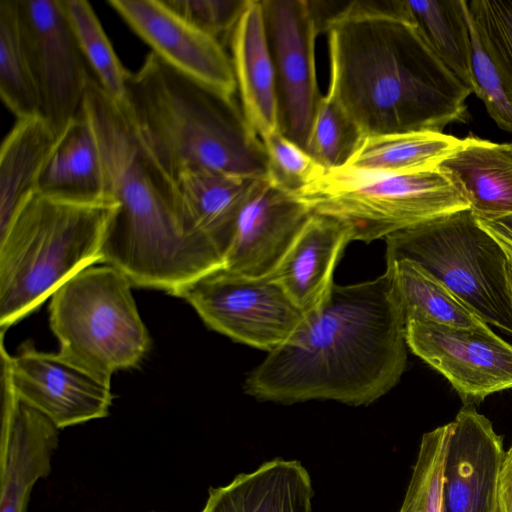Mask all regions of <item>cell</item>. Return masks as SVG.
I'll use <instances>...</instances> for the list:
<instances>
[{
    "mask_svg": "<svg viewBox=\"0 0 512 512\" xmlns=\"http://www.w3.org/2000/svg\"><path fill=\"white\" fill-rule=\"evenodd\" d=\"M313 495L306 468L276 458L227 485L210 487L200 512H311Z\"/></svg>",
    "mask_w": 512,
    "mask_h": 512,
    "instance_id": "19",
    "label": "cell"
},
{
    "mask_svg": "<svg viewBox=\"0 0 512 512\" xmlns=\"http://www.w3.org/2000/svg\"><path fill=\"white\" fill-rule=\"evenodd\" d=\"M274 68L278 129L306 150L320 94L315 62L321 27L308 0H261Z\"/></svg>",
    "mask_w": 512,
    "mask_h": 512,
    "instance_id": "10",
    "label": "cell"
},
{
    "mask_svg": "<svg viewBox=\"0 0 512 512\" xmlns=\"http://www.w3.org/2000/svg\"><path fill=\"white\" fill-rule=\"evenodd\" d=\"M451 422L423 434L399 512H442V488Z\"/></svg>",
    "mask_w": 512,
    "mask_h": 512,
    "instance_id": "31",
    "label": "cell"
},
{
    "mask_svg": "<svg viewBox=\"0 0 512 512\" xmlns=\"http://www.w3.org/2000/svg\"><path fill=\"white\" fill-rule=\"evenodd\" d=\"M300 198L314 213L345 224L352 241L366 243L470 208L463 191L440 167L407 174L327 171Z\"/></svg>",
    "mask_w": 512,
    "mask_h": 512,
    "instance_id": "8",
    "label": "cell"
},
{
    "mask_svg": "<svg viewBox=\"0 0 512 512\" xmlns=\"http://www.w3.org/2000/svg\"><path fill=\"white\" fill-rule=\"evenodd\" d=\"M476 220L480 227L498 243L507 259L512 261V213L489 219L476 218Z\"/></svg>",
    "mask_w": 512,
    "mask_h": 512,
    "instance_id": "36",
    "label": "cell"
},
{
    "mask_svg": "<svg viewBox=\"0 0 512 512\" xmlns=\"http://www.w3.org/2000/svg\"><path fill=\"white\" fill-rule=\"evenodd\" d=\"M313 214L299 197L256 179L238 215L223 268L249 278L272 275Z\"/></svg>",
    "mask_w": 512,
    "mask_h": 512,
    "instance_id": "15",
    "label": "cell"
},
{
    "mask_svg": "<svg viewBox=\"0 0 512 512\" xmlns=\"http://www.w3.org/2000/svg\"><path fill=\"white\" fill-rule=\"evenodd\" d=\"M405 319L386 272L333 285L299 329L246 378L261 401L334 400L368 405L400 380L407 362Z\"/></svg>",
    "mask_w": 512,
    "mask_h": 512,
    "instance_id": "3",
    "label": "cell"
},
{
    "mask_svg": "<svg viewBox=\"0 0 512 512\" xmlns=\"http://www.w3.org/2000/svg\"><path fill=\"white\" fill-rule=\"evenodd\" d=\"M37 192L79 203L111 199L96 140L81 109L57 137L40 174Z\"/></svg>",
    "mask_w": 512,
    "mask_h": 512,
    "instance_id": "22",
    "label": "cell"
},
{
    "mask_svg": "<svg viewBox=\"0 0 512 512\" xmlns=\"http://www.w3.org/2000/svg\"><path fill=\"white\" fill-rule=\"evenodd\" d=\"M141 140L175 181L189 168L266 176L261 138L235 95L206 86L150 52L128 72L123 102Z\"/></svg>",
    "mask_w": 512,
    "mask_h": 512,
    "instance_id": "4",
    "label": "cell"
},
{
    "mask_svg": "<svg viewBox=\"0 0 512 512\" xmlns=\"http://www.w3.org/2000/svg\"><path fill=\"white\" fill-rule=\"evenodd\" d=\"M463 191L476 218H496L512 213V146L474 136L439 166Z\"/></svg>",
    "mask_w": 512,
    "mask_h": 512,
    "instance_id": "21",
    "label": "cell"
},
{
    "mask_svg": "<svg viewBox=\"0 0 512 512\" xmlns=\"http://www.w3.org/2000/svg\"><path fill=\"white\" fill-rule=\"evenodd\" d=\"M251 0H164L166 5L190 24L214 37L223 46Z\"/></svg>",
    "mask_w": 512,
    "mask_h": 512,
    "instance_id": "35",
    "label": "cell"
},
{
    "mask_svg": "<svg viewBox=\"0 0 512 512\" xmlns=\"http://www.w3.org/2000/svg\"><path fill=\"white\" fill-rule=\"evenodd\" d=\"M112 199L79 203L31 195L0 233V329L38 309L68 279L100 263Z\"/></svg>",
    "mask_w": 512,
    "mask_h": 512,
    "instance_id": "5",
    "label": "cell"
},
{
    "mask_svg": "<svg viewBox=\"0 0 512 512\" xmlns=\"http://www.w3.org/2000/svg\"><path fill=\"white\" fill-rule=\"evenodd\" d=\"M405 323L410 320L489 331L491 328L442 282L415 262H386Z\"/></svg>",
    "mask_w": 512,
    "mask_h": 512,
    "instance_id": "26",
    "label": "cell"
},
{
    "mask_svg": "<svg viewBox=\"0 0 512 512\" xmlns=\"http://www.w3.org/2000/svg\"><path fill=\"white\" fill-rule=\"evenodd\" d=\"M327 95L364 136L443 132L467 116L472 90L433 53L404 0H355L326 21Z\"/></svg>",
    "mask_w": 512,
    "mask_h": 512,
    "instance_id": "2",
    "label": "cell"
},
{
    "mask_svg": "<svg viewBox=\"0 0 512 512\" xmlns=\"http://www.w3.org/2000/svg\"><path fill=\"white\" fill-rule=\"evenodd\" d=\"M465 12L470 35L472 92L482 100L499 128L512 133V93L480 40L466 0Z\"/></svg>",
    "mask_w": 512,
    "mask_h": 512,
    "instance_id": "33",
    "label": "cell"
},
{
    "mask_svg": "<svg viewBox=\"0 0 512 512\" xmlns=\"http://www.w3.org/2000/svg\"><path fill=\"white\" fill-rule=\"evenodd\" d=\"M57 134L41 115L17 119L0 149V233L27 199L37 192Z\"/></svg>",
    "mask_w": 512,
    "mask_h": 512,
    "instance_id": "24",
    "label": "cell"
},
{
    "mask_svg": "<svg viewBox=\"0 0 512 512\" xmlns=\"http://www.w3.org/2000/svg\"><path fill=\"white\" fill-rule=\"evenodd\" d=\"M0 512H27L35 483L51 472L59 429L21 401L1 361Z\"/></svg>",
    "mask_w": 512,
    "mask_h": 512,
    "instance_id": "16",
    "label": "cell"
},
{
    "mask_svg": "<svg viewBox=\"0 0 512 512\" xmlns=\"http://www.w3.org/2000/svg\"><path fill=\"white\" fill-rule=\"evenodd\" d=\"M131 287L116 268L94 264L50 297L49 323L58 354L109 385L116 372L136 367L150 349Z\"/></svg>",
    "mask_w": 512,
    "mask_h": 512,
    "instance_id": "6",
    "label": "cell"
},
{
    "mask_svg": "<svg viewBox=\"0 0 512 512\" xmlns=\"http://www.w3.org/2000/svg\"><path fill=\"white\" fill-rule=\"evenodd\" d=\"M506 270H507V280H508L509 290H510V294L512 297V261L511 260L507 259Z\"/></svg>",
    "mask_w": 512,
    "mask_h": 512,
    "instance_id": "38",
    "label": "cell"
},
{
    "mask_svg": "<svg viewBox=\"0 0 512 512\" xmlns=\"http://www.w3.org/2000/svg\"><path fill=\"white\" fill-rule=\"evenodd\" d=\"M385 241L386 262H415L485 323L512 335L507 257L470 208L400 230Z\"/></svg>",
    "mask_w": 512,
    "mask_h": 512,
    "instance_id": "7",
    "label": "cell"
},
{
    "mask_svg": "<svg viewBox=\"0 0 512 512\" xmlns=\"http://www.w3.org/2000/svg\"><path fill=\"white\" fill-rule=\"evenodd\" d=\"M442 488V512H500L498 477L503 438L491 421L465 405L451 422Z\"/></svg>",
    "mask_w": 512,
    "mask_h": 512,
    "instance_id": "17",
    "label": "cell"
},
{
    "mask_svg": "<svg viewBox=\"0 0 512 512\" xmlns=\"http://www.w3.org/2000/svg\"><path fill=\"white\" fill-rule=\"evenodd\" d=\"M462 143L443 132L418 131L364 136L343 170L407 174L437 168Z\"/></svg>",
    "mask_w": 512,
    "mask_h": 512,
    "instance_id": "25",
    "label": "cell"
},
{
    "mask_svg": "<svg viewBox=\"0 0 512 512\" xmlns=\"http://www.w3.org/2000/svg\"><path fill=\"white\" fill-rule=\"evenodd\" d=\"M21 30L41 98L59 136L79 113L90 74L61 0H17Z\"/></svg>",
    "mask_w": 512,
    "mask_h": 512,
    "instance_id": "11",
    "label": "cell"
},
{
    "mask_svg": "<svg viewBox=\"0 0 512 512\" xmlns=\"http://www.w3.org/2000/svg\"><path fill=\"white\" fill-rule=\"evenodd\" d=\"M500 512H512V444L504 452L498 477Z\"/></svg>",
    "mask_w": 512,
    "mask_h": 512,
    "instance_id": "37",
    "label": "cell"
},
{
    "mask_svg": "<svg viewBox=\"0 0 512 512\" xmlns=\"http://www.w3.org/2000/svg\"><path fill=\"white\" fill-rule=\"evenodd\" d=\"M351 241L345 224L313 212L270 276L307 315L327 299L335 266Z\"/></svg>",
    "mask_w": 512,
    "mask_h": 512,
    "instance_id": "18",
    "label": "cell"
},
{
    "mask_svg": "<svg viewBox=\"0 0 512 512\" xmlns=\"http://www.w3.org/2000/svg\"><path fill=\"white\" fill-rule=\"evenodd\" d=\"M230 47L240 104L248 122L260 138L279 130L275 75L261 1H250Z\"/></svg>",
    "mask_w": 512,
    "mask_h": 512,
    "instance_id": "20",
    "label": "cell"
},
{
    "mask_svg": "<svg viewBox=\"0 0 512 512\" xmlns=\"http://www.w3.org/2000/svg\"><path fill=\"white\" fill-rule=\"evenodd\" d=\"M174 296L189 303L210 329L268 353L287 343L305 319L271 276L249 278L221 268Z\"/></svg>",
    "mask_w": 512,
    "mask_h": 512,
    "instance_id": "9",
    "label": "cell"
},
{
    "mask_svg": "<svg viewBox=\"0 0 512 512\" xmlns=\"http://www.w3.org/2000/svg\"><path fill=\"white\" fill-rule=\"evenodd\" d=\"M152 512H156V511H152Z\"/></svg>",
    "mask_w": 512,
    "mask_h": 512,
    "instance_id": "40",
    "label": "cell"
},
{
    "mask_svg": "<svg viewBox=\"0 0 512 512\" xmlns=\"http://www.w3.org/2000/svg\"><path fill=\"white\" fill-rule=\"evenodd\" d=\"M484 48L512 93V0H466Z\"/></svg>",
    "mask_w": 512,
    "mask_h": 512,
    "instance_id": "34",
    "label": "cell"
},
{
    "mask_svg": "<svg viewBox=\"0 0 512 512\" xmlns=\"http://www.w3.org/2000/svg\"><path fill=\"white\" fill-rule=\"evenodd\" d=\"M78 46L103 89L123 103L128 70L117 57L92 6L85 0H61Z\"/></svg>",
    "mask_w": 512,
    "mask_h": 512,
    "instance_id": "29",
    "label": "cell"
},
{
    "mask_svg": "<svg viewBox=\"0 0 512 512\" xmlns=\"http://www.w3.org/2000/svg\"><path fill=\"white\" fill-rule=\"evenodd\" d=\"M107 3L171 67L206 86L235 95L232 60L224 46L178 15L164 0Z\"/></svg>",
    "mask_w": 512,
    "mask_h": 512,
    "instance_id": "14",
    "label": "cell"
},
{
    "mask_svg": "<svg viewBox=\"0 0 512 512\" xmlns=\"http://www.w3.org/2000/svg\"><path fill=\"white\" fill-rule=\"evenodd\" d=\"M510 144H511V146H512V142H511Z\"/></svg>",
    "mask_w": 512,
    "mask_h": 512,
    "instance_id": "39",
    "label": "cell"
},
{
    "mask_svg": "<svg viewBox=\"0 0 512 512\" xmlns=\"http://www.w3.org/2000/svg\"><path fill=\"white\" fill-rule=\"evenodd\" d=\"M1 332V361L18 398L46 416L59 430L109 414L113 395L106 384L58 353H46L27 341L11 356Z\"/></svg>",
    "mask_w": 512,
    "mask_h": 512,
    "instance_id": "13",
    "label": "cell"
},
{
    "mask_svg": "<svg viewBox=\"0 0 512 512\" xmlns=\"http://www.w3.org/2000/svg\"><path fill=\"white\" fill-rule=\"evenodd\" d=\"M267 158L266 177L280 190L302 197L327 172L306 150L275 130L263 137Z\"/></svg>",
    "mask_w": 512,
    "mask_h": 512,
    "instance_id": "32",
    "label": "cell"
},
{
    "mask_svg": "<svg viewBox=\"0 0 512 512\" xmlns=\"http://www.w3.org/2000/svg\"><path fill=\"white\" fill-rule=\"evenodd\" d=\"M364 135L329 95L322 96L309 133L306 151L327 171L348 163Z\"/></svg>",
    "mask_w": 512,
    "mask_h": 512,
    "instance_id": "30",
    "label": "cell"
},
{
    "mask_svg": "<svg viewBox=\"0 0 512 512\" xmlns=\"http://www.w3.org/2000/svg\"><path fill=\"white\" fill-rule=\"evenodd\" d=\"M256 179L207 168L183 170L176 179L190 216L223 258Z\"/></svg>",
    "mask_w": 512,
    "mask_h": 512,
    "instance_id": "23",
    "label": "cell"
},
{
    "mask_svg": "<svg viewBox=\"0 0 512 512\" xmlns=\"http://www.w3.org/2000/svg\"><path fill=\"white\" fill-rule=\"evenodd\" d=\"M0 95L17 119L41 115V98L21 30L17 0L0 1Z\"/></svg>",
    "mask_w": 512,
    "mask_h": 512,
    "instance_id": "28",
    "label": "cell"
},
{
    "mask_svg": "<svg viewBox=\"0 0 512 512\" xmlns=\"http://www.w3.org/2000/svg\"><path fill=\"white\" fill-rule=\"evenodd\" d=\"M405 336L408 348L441 373L465 405L512 388V345L492 330L410 320Z\"/></svg>",
    "mask_w": 512,
    "mask_h": 512,
    "instance_id": "12",
    "label": "cell"
},
{
    "mask_svg": "<svg viewBox=\"0 0 512 512\" xmlns=\"http://www.w3.org/2000/svg\"><path fill=\"white\" fill-rule=\"evenodd\" d=\"M409 20L441 62L472 90L465 0H404Z\"/></svg>",
    "mask_w": 512,
    "mask_h": 512,
    "instance_id": "27",
    "label": "cell"
},
{
    "mask_svg": "<svg viewBox=\"0 0 512 512\" xmlns=\"http://www.w3.org/2000/svg\"><path fill=\"white\" fill-rule=\"evenodd\" d=\"M81 112L94 134L107 195L116 202L102 240L100 263L132 286L175 295L223 268V257L190 216L176 181L141 140L123 103L90 76Z\"/></svg>",
    "mask_w": 512,
    "mask_h": 512,
    "instance_id": "1",
    "label": "cell"
}]
</instances>
